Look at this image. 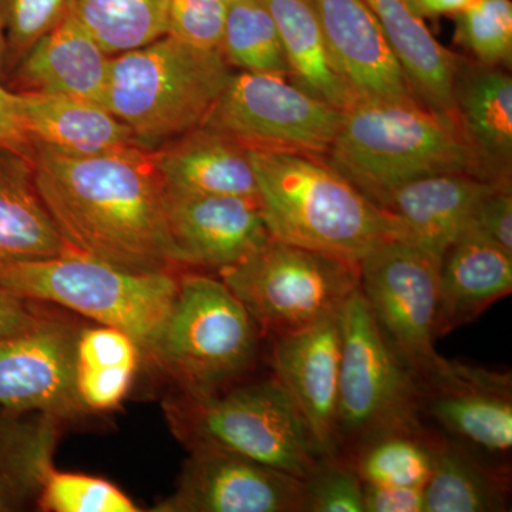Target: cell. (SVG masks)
I'll use <instances>...</instances> for the list:
<instances>
[{
  "instance_id": "obj_20",
  "label": "cell",
  "mask_w": 512,
  "mask_h": 512,
  "mask_svg": "<svg viewBox=\"0 0 512 512\" xmlns=\"http://www.w3.org/2000/svg\"><path fill=\"white\" fill-rule=\"evenodd\" d=\"M13 99L35 150L46 148L64 156L92 157L146 148L103 104L37 90L13 92Z\"/></svg>"
},
{
  "instance_id": "obj_36",
  "label": "cell",
  "mask_w": 512,
  "mask_h": 512,
  "mask_svg": "<svg viewBox=\"0 0 512 512\" xmlns=\"http://www.w3.org/2000/svg\"><path fill=\"white\" fill-rule=\"evenodd\" d=\"M303 485V512H365L363 481L343 454L320 457Z\"/></svg>"
},
{
  "instance_id": "obj_4",
  "label": "cell",
  "mask_w": 512,
  "mask_h": 512,
  "mask_svg": "<svg viewBox=\"0 0 512 512\" xmlns=\"http://www.w3.org/2000/svg\"><path fill=\"white\" fill-rule=\"evenodd\" d=\"M232 74L220 47L167 33L111 57L104 107L153 150L202 126Z\"/></svg>"
},
{
  "instance_id": "obj_42",
  "label": "cell",
  "mask_w": 512,
  "mask_h": 512,
  "mask_svg": "<svg viewBox=\"0 0 512 512\" xmlns=\"http://www.w3.org/2000/svg\"><path fill=\"white\" fill-rule=\"evenodd\" d=\"M410 9L421 19H439L441 16H456L470 8L477 0H406Z\"/></svg>"
},
{
  "instance_id": "obj_32",
  "label": "cell",
  "mask_w": 512,
  "mask_h": 512,
  "mask_svg": "<svg viewBox=\"0 0 512 512\" xmlns=\"http://www.w3.org/2000/svg\"><path fill=\"white\" fill-rule=\"evenodd\" d=\"M220 49L229 66L241 72L289 76L278 26L262 0L227 6Z\"/></svg>"
},
{
  "instance_id": "obj_10",
  "label": "cell",
  "mask_w": 512,
  "mask_h": 512,
  "mask_svg": "<svg viewBox=\"0 0 512 512\" xmlns=\"http://www.w3.org/2000/svg\"><path fill=\"white\" fill-rule=\"evenodd\" d=\"M439 256L386 238L359 261V291L384 339L420 380L447 363L436 342Z\"/></svg>"
},
{
  "instance_id": "obj_14",
  "label": "cell",
  "mask_w": 512,
  "mask_h": 512,
  "mask_svg": "<svg viewBox=\"0 0 512 512\" xmlns=\"http://www.w3.org/2000/svg\"><path fill=\"white\" fill-rule=\"evenodd\" d=\"M77 339L72 326L42 318L0 340V406L57 420L86 412L76 386Z\"/></svg>"
},
{
  "instance_id": "obj_30",
  "label": "cell",
  "mask_w": 512,
  "mask_h": 512,
  "mask_svg": "<svg viewBox=\"0 0 512 512\" xmlns=\"http://www.w3.org/2000/svg\"><path fill=\"white\" fill-rule=\"evenodd\" d=\"M345 457L363 484L424 487L433 466V433L424 423L386 431Z\"/></svg>"
},
{
  "instance_id": "obj_26",
  "label": "cell",
  "mask_w": 512,
  "mask_h": 512,
  "mask_svg": "<svg viewBox=\"0 0 512 512\" xmlns=\"http://www.w3.org/2000/svg\"><path fill=\"white\" fill-rule=\"evenodd\" d=\"M70 251L37 194L33 165L0 148V264Z\"/></svg>"
},
{
  "instance_id": "obj_8",
  "label": "cell",
  "mask_w": 512,
  "mask_h": 512,
  "mask_svg": "<svg viewBox=\"0 0 512 512\" xmlns=\"http://www.w3.org/2000/svg\"><path fill=\"white\" fill-rule=\"evenodd\" d=\"M218 275L272 338L340 311L359 289V262L275 238Z\"/></svg>"
},
{
  "instance_id": "obj_7",
  "label": "cell",
  "mask_w": 512,
  "mask_h": 512,
  "mask_svg": "<svg viewBox=\"0 0 512 512\" xmlns=\"http://www.w3.org/2000/svg\"><path fill=\"white\" fill-rule=\"evenodd\" d=\"M175 419L190 448L229 451L299 478L308 476L323 457L274 375L218 393L187 394Z\"/></svg>"
},
{
  "instance_id": "obj_2",
  "label": "cell",
  "mask_w": 512,
  "mask_h": 512,
  "mask_svg": "<svg viewBox=\"0 0 512 512\" xmlns=\"http://www.w3.org/2000/svg\"><path fill=\"white\" fill-rule=\"evenodd\" d=\"M325 161L379 208L397 188L417 178L441 173L478 177L457 124L417 100L356 97L343 110Z\"/></svg>"
},
{
  "instance_id": "obj_40",
  "label": "cell",
  "mask_w": 512,
  "mask_h": 512,
  "mask_svg": "<svg viewBox=\"0 0 512 512\" xmlns=\"http://www.w3.org/2000/svg\"><path fill=\"white\" fill-rule=\"evenodd\" d=\"M0 148L35 164L36 150L25 133L15 107L13 92L0 84Z\"/></svg>"
},
{
  "instance_id": "obj_6",
  "label": "cell",
  "mask_w": 512,
  "mask_h": 512,
  "mask_svg": "<svg viewBox=\"0 0 512 512\" xmlns=\"http://www.w3.org/2000/svg\"><path fill=\"white\" fill-rule=\"evenodd\" d=\"M261 329L221 278L180 279L154 356L187 394L222 392L241 382L258 359Z\"/></svg>"
},
{
  "instance_id": "obj_29",
  "label": "cell",
  "mask_w": 512,
  "mask_h": 512,
  "mask_svg": "<svg viewBox=\"0 0 512 512\" xmlns=\"http://www.w3.org/2000/svg\"><path fill=\"white\" fill-rule=\"evenodd\" d=\"M138 363L136 340L123 330L99 326L77 339L76 386L84 409L104 412L126 397Z\"/></svg>"
},
{
  "instance_id": "obj_38",
  "label": "cell",
  "mask_w": 512,
  "mask_h": 512,
  "mask_svg": "<svg viewBox=\"0 0 512 512\" xmlns=\"http://www.w3.org/2000/svg\"><path fill=\"white\" fill-rule=\"evenodd\" d=\"M466 231L488 239L512 255V187H497L485 195Z\"/></svg>"
},
{
  "instance_id": "obj_35",
  "label": "cell",
  "mask_w": 512,
  "mask_h": 512,
  "mask_svg": "<svg viewBox=\"0 0 512 512\" xmlns=\"http://www.w3.org/2000/svg\"><path fill=\"white\" fill-rule=\"evenodd\" d=\"M77 0H0L6 56L22 59L42 37L72 16Z\"/></svg>"
},
{
  "instance_id": "obj_11",
  "label": "cell",
  "mask_w": 512,
  "mask_h": 512,
  "mask_svg": "<svg viewBox=\"0 0 512 512\" xmlns=\"http://www.w3.org/2000/svg\"><path fill=\"white\" fill-rule=\"evenodd\" d=\"M342 117L288 77L241 72L232 74L204 124L248 150L325 160Z\"/></svg>"
},
{
  "instance_id": "obj_13",
  "label": "cell",
  "mask_w": 512,
  "mask_h": 512,
  "mask_svg": "<svg viewBox=\"0 0 512 512\" xmlns=\"http://www.w3.org/2000/svg\"><path fill=\"white\" fill-rule=\"evenodd\" d=\"M303 478L251 458L192 447L174 494L158 512H303Z\"/></svg>"
},
{
  "instance_id": "obj_17",
  "label": "cell",
  "mask_w": 512,
  "mask_h": 512,
  "mask_svg": "<svg viewBox=\"0 0 512 512\" xmlns=\"http://www.w3.org/2000/svg\"><path fill=\"white\" fill-rule=\"evenodd\" d=\"M340 76L356 97L417 100L365 0H313Z\"/></svg>"
},
{
  "instance_id": "obj_33",
  "label": "cell",
  "mask_w": 512,
  "mask_h": 512,
  "mask_svg": "<svg viewBox=\"0 0 512 512\" xmlns=\"http://www.w3.org/2000/svg\"><path fill=\"white\" fill-rule=\"evenodd\" d=\"M453 18L456 20L454 42L466 50L467 57L485 66L511 69V0H477Z\"/></svg>"
},
{
  "instance_id": "obj_25",
  "label": "cell",
  "mask_w": 512,
  "mask_h": 512,
  "mask_svg": "<svg viewBox=\"0 0 512 512\" xmlns=\"http://www.w3.org/2000/svg\"><path fill=\"white\" fill-rule=\"evenodd\" d=\"M274 16L295 86L323 103L345 110L356 94L330 55L313 0H262Z\"/></svg>"
},
{
  "instance_id": "obj_16",
  "label": "cell",
  "mask_w": 512,
  "mask_h": 512,
  "mask_svg": "<svg viewBox=\"0 0 512 512\" xmlns=\"http://www.w3.org/2000/svg\"><path fill=\"white\" fill-rule=\"evenodd\" d=\"M272 339V375L298 407L320 454H342L336 434L342 309L309 328Z\"/></svg>"
},
{
  "instance_id": "obj_5",
  "label": "cell",
  "mask_w": 512,
  "mask_h": 512,
  "mask_svg": "<svg viewBox=\"0 0 512 512\" xmlns=\"http://www.w3.org/2000/svg\"><path fill=\"white\" fill-rule=\"evenodd\" d=\"M0 286L28 302H50L123 330L151 352L177 298L170 272H136L66 252L0 264Z\"/></svg>"
},
{
  "instance_id": "obj_9",
  "label": "cell",
  "mask_w": 512,
  "mask_h": 512,
  "mask_svg": "<svg viewBox=\"0 0 512 512\" xmlns=\"http://www.w3.org/2000/svg\"><path fill=\"white\" fill-rule=\"evenodd\" d=\"M420 379L384 339L357 289L342 308L336 434L343 456L386 431L419 426Z\"/></svg>"
},
{
  "instance_id": "obj_34",
  "label": "cell",
  "mask_w": 512,
  "mask_h": 512,
  "mask_svg": "<svg viewBox=\"0 0 512 512\" xmlns=\"http://www.w3.org/2000/svg\"><path fill=\"white\" fill-rule=\"evenodd\" d=\"M40 507L52 512H137V505L116 485L84 474L49 471L40 490Z\"/></svg>"
},
{
  "instance_id": "obj_1",
  "label": "cell",
  "mask_w": 512,
  "mask_h": 512,
  "mask_svg": "<svg viewBox=\"0 0 512 512\" xmlns=\"http://www.w3.org/2000/svg\"><path fill=\"white\" fill-rule=\"evenodd\" d=\"M151 151L74 157L36 148L37 194L67 247L128 271L181 265Z\"/></svg>"
},
{
  "instance_id": "obj_15",
  "label": "cell",
  "mask_w": 512,
  "mask_h": 512,
  "mask_svg": "<svg viewBox=\"0 0 512 512\" xmlns=\"http://www.w3.org/2000/svg\"><path fill=\"white\" fill-rule=\"evenodd\" d=\"M168 225L181 265L221 272L271 239L255 198L165 187Z\"/></svg>"
},
{
  "instance_id": "obj_12",
  "label": "cell",
  "mask_w": 512,
  "mask_h": 512,
  "mask_svg": "<svg viewBox=\"0 0 512 512\" xmlns=\"http://www.w3.org/2000/svg\"><path fill=\"white\" fill-rule=\"evenodd\" d=\"M420 383V419L427 427L511 473V372L447 359Z\"/></svg>"
},
{
  "instance_id": "obj_28",
  "label": "cell",
  "mask_w": 512,
  "mask_h": 512,
  "mask_svg": "<svg viewBox=\"0 0 512 512\" xmlns=\"http://www.w3.org/2000/svg\"><path fill=\"white\" fill-rule=\"evenodd\" d=\"M49 414L0 419V512L18 510L39 498L57 440Z\"/></svg>"
},
{
  "instance_id": "obj_39",
  "label": "cell",
  "mask_w": 512,
  "mask_h": 512,
  "mask_svg": "<svg viewBox=\"0 0 512 512\" xmlns=\"http://www.w3.org/2000/svg\"><path fill=\"white\" fill-rule=\"evenodd\" d=\"M365 512H424V487L363 484Z\"/></svg>"
},
{
  "instance_id": "obj_41",
  "label": "cell",
  "mask_w": 512,
  "mask_h": 512,
  "mask_svg": "<svg viewBox=\"0 0 512 512\" xmlns=\"http://www.w3.org/2000/svg\"><path fill=\"white\" fill-rule=\"evenodd\" d=\"M42 319L28 301L12 295L0 286V340L30 328Z\"/></svg>"
},
{
  "instance_id": "obj_19",
  "label": "cell",
  "mask_w": 512,
  "mask_h": 512,
  "mask_svg": "<svg viewBox=\"0 0 512 512\" xmlns=\"http://www.w3.org/2000/svg\"><path fill=\"white\" fill-rule=\"evenodd\" d=\"M501 187L468 173H441L402 185L380 210L392 225V238L443 256L463 235L485 195Z\"/></svg>"
},
{
  "instance_id": "obj_23",
  "label": "cell",
  "mask_w": 512,
  "mask_h": 512,
  "mask_svg": "<svg viewBox=\"0 0 512 512\" xmlns=\"http://www.w3.org/2000/svg\"><path fill=\"white\" fill-rule=\"evenodd\" d=\"M111 57L73 13L30 47L20 59L18 76L30 90L104 106Z\"/></svg>"
},
{
  "instance_id": "obj_3",
  "label": "cell",
  "mask_w": 512,
  "mask_h": 512,
  "mask_svg": "<svg viewBox=\"0 0 512 512\" xmlns=\"http://www.w3.org/2000/svg\"><path fill=\"white\" fill-rule=\"evenodd\" d=\"M248 151L272 238L353 262L392 238L387 215L322 158Z\"/></svg>"
},
{
  "instance_id": "obj_31",
  "label": "cell",
  "mask_w": 512,
  "mask_h": 512,
  "mask_svg": "<svg viewBox=\"0 0 512 512\" xmlns=\"http://www.w3.org/2000/svg\"><path fill=\"white\" fill-rule=\"evenodd\" d=\"M74 15L110 56L170 33V0H77Z\"/></svg>"
},
{
  "instance_id": "obj_18",
  "label": "cell",
  "mask_w": 512,
  "mask_h": 512,
  "mask_svg": "<svg viewBox=\"0 0 512 512\" xmlns=\"http://www.w3.org/2000/svg\"><path fill=\"white\" fill-rule=\"evenodd\" d=\"M456 124L478 177L512 187V77L504 67L458 57L453 84Z\"/></svg>"
},
{
  "instance_id": "obj_22",
  "label": "cell",
  "mask_w": 512,
  "mask_h": 512,
  "mask_svg": "<svg viewBox=\"0 0 512 512\" xmlns=\"http://www.w3.org/2000/svg\"><path fill=\"white\" fill-rule=\"evenodd\" d=\"M151 154L157 173L171 190L258 200L248 148L215 128L202 124Z\"/></svg>"
},
{
  "instance_id": "obj_43",
  "label": "cell",
  "mask_w": 512,
  "mask_h": 512,
  "mask_svg": "<svg viewBox=\"0 0 512 512\" xmlns=\"http://www.w3.org/2000/svg\"><path fill=\"white\" fill-rule=\"evenodd\" d=\"M6 60V43L3 35L2 20H0V72H2L3 63Z\"/></svg>"
},
{
  "instance_id": "obj_24",
  "label": "cell",
  "mask_w": 512,
  "mask_h": 512,
  "mask_svg": "<svg viewBox=\"0 0 512 512\" xmlns=\"http://www.w3.org/2000/svg\"><path fill=\"white\" fill-rule=\"evenodd\" d=\"M365 2L379 20L417 101L456 123L453 84L460 55L431 35L424 19L410 9L406 0Z\"/></svg>"
},
{
  "instance_id": "obj_27",
  "label": "cell",
  "mask_w": 512,
  "mask_h": 512,
  "mask_svg": "<svg viewBox=\"0 0 512 512\" xmlns=\"http://www.w3.org/2000/svg\"><path fill=\"white\" fill-rule=\"evenodd\" d=\"M430 430L433 466L424 485V512L510 511L511 473Z\"/></svg>"
},
{
  "instance_id": "obj_21",
  "label": "cell",
  "mask_w": 512,
  "mask_h": 512,
  "mask_svg": "<svg viewBox=\"0 0 512 512\" xmlns=\"http://www.w3.org/2000/svg\"><path fill=\"white\" fill-rule=\"evenodd\" d=\"M512 292V255L466 231L440 259L436 339L476 322Z\"/></svg>"
},
{
  "instance_id": "obj_44",
  "label": "cell",
  "mask_w": 512,
  "mask_h": 512,
  "mask_svg": "<svg viewBox=\"0 0 512 512\" xmlns=\"http://www.w3.org/2000/svg\"><path fill=\"white\" fill-rule=\"evenodd\" d=\"M225 6L231 5V3L238 2V0H221Z\"/></svg>"
},
{
  "instance_id": "obj_37",
  "label": "cell",
  "mask_w": 512,
  "mask_h": 512,
  "mask_svg": "<svg viewBox=\"0 0 512 512\" xmlns=\"http://www.w3.org/2000/svg\"><path fill=\"white\" fill-rule=\"evenodd\" d=\"M227 6L221 0H170V33L202 47H220Z\"/></svg>"
}]
</instances>
